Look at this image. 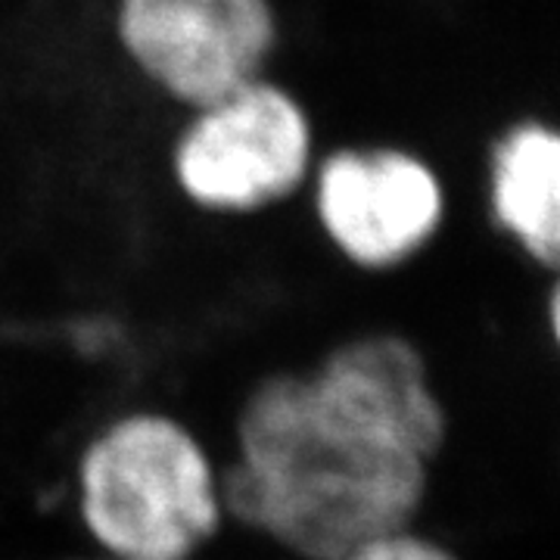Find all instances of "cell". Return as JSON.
I'll return each instance as SVG.
<instances>
[{
	"label": "cell",
	"instance_id": "7",
	"mask_svg": "<svg viewBox=\"0 0 560 560\" xmlns=\"http://www.w3.org/2000/svg\"><path fill=\"white\" fill-rule=\"evenodd\" d=\"M340 560H460L452 555L442 541L420 536L415 526H401L386 536L364 541L359 548H352Z\"/></svg>",
	"mask_w": 560,
	"mask_h": 560
},
{
	"label": "cell",
	"instance_id": "2",
	"mask_svg": "<svg viewBox=\"0 0 560 560\" xmlns=\"http://www.w3.org/2000/svg\"><path fill=\"white\" fill-rule=\"evenodd\" d=\"M75 486L81 523L113 560H194L228 517L206 445L162 411L109 420L84 445Z\"/></svg>",
	"mask_w": 560,
	"mask_h": 560
},
{
	"label": "cell",
	"instance_id": "6",
	"mask_svg": "<svg viewBox=\"0 0 560 560\" xmlns=\"http://www.w3.org/2000/svg\"><path fill=\"white\" fill-rule=\"evenodd\" d=\"M492 219L529 259L555 271L560 259V138L545 121L514 125L489 162Z\"/></svg>",
	"mask_w": 560,
	"mask_h": 560
},
{
	"label": "cell",
	"instance_id": "4",
	"mask_svg": "<svg viewBox=\"0 0 560 560\" xmlns=\"http://www.w3.org/2000/svg\"><path fill=\"white\" fill-rule=\"evenodd\" d=\"M116 38L156 91L202 109L265 75L278 13L271 0H116Z\"/></svg>",
	"mask_w": 560,
	"mask_h": 560
},
{
	"label": "cell",
	"instance_id": "1",
	"mask_svg": "<svg viewBox=\"0 0 560 560\" xmlns=\"http://www.w3.org/2000/svg\"><path fill=\"white\" fill-rule=\"evenodd\" d=\"M445 430L418 346L364 334L246 396L224 511L296 558L340 560L415 523Z\"/></svg>",
	"mask_w": 560,
	"mask_h": 560
},
{
	"label": "cell",
	"instance_id": "8",
	"mask_svg": "<svg viewBox=\"0 0 560 560\" xmlns=\"http://www.w3.org/2000/svg\"><path fill=\"white\" fill-rule=\"evenodd\" d=\"M94 560H113V558H103V555H101V558H94Z\"/></svg>",
	"mask_w": 560,
	"mask_h": 560
},
{
	"label": "cell",
	"instance_id": "5",
	"mask_svg": "<svg viewBox=\"0 0 560 560\" xmlns=\"http://www.w3.org/2000/svg\"><path fill=\"white\" fill-rule=\"evenodd\" d=\"M315 215L342 259L361 271H393L440 234L445 187L408 150H337L315 168Z\"/></svg>",
	"mask_w": 560,
	"mask_h": 560
},
{
	"label": "cell",
	"instance_id": "3",
	"mask_svg": "<svg viewBox=\"0 0 560 560\" xmlns=\"http://www.w3.org/2000/svg\"><path fill=\"white\" fill-rule=\"evenodd\" d=\"M315 156L312 119L265 75L194 109L172 153V175L194 206L249 215L300 190Z\"/></svg>",
	"mask_w": 560,
	"mask_h": 560
}]
</instances>
